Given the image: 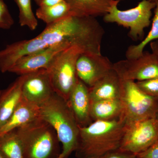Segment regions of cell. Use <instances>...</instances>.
<instances>
[{
  "instance_id": "1",
  "label": "cell",
  "mask_w": 158,
  "mask_h": 158,
  "mask_svg": "<svg viewBox=\"0 0 158 158\" xmlns=\"http://www.w3.org/2000/svg\"><path fill=\"white\" fill-rule=\"evenodd\" d=\"M125 123L120 118L110 121H94L80 127L78 158H99L119 148Z\"/></svg>"
},
{
  "instance_id": "2",
  "label": "cell",
  "mask_w": 158,
  "mask_h": 158,
  "mask_svg": "<svg viewBox=\"0 0 158 158\" xmlns=\"http://www.w3.org/2000/svg\"><path fill=\"white\" fill-rule=\"evenodd\" d=\"M40 118L53 128L62 144L58 158H68L77 148L80 127L67 102L55 93L40 106Z\"/></svg>"
},
{
  "instance_id": "3",
  "label": "cell",
  "mask_w": 158,
  "mask_h": 158,
  "mask_svg": "<svg viewBox=\"0 0 158 158\" xmlns=\"http://www.w3.org/2000/svg\"><path fill=\"white\" fill-rule=\"evenodd\" d=\"M15 130L24 158H58L61 153L56 131L41 118Z\"/></svg>"
},
{
  "instance_id": "4",
  "label": "cell",
  "mask_w": 158,
  "mask_h": 158,
  "mask_svg": "<svg viewBox=\"0 0 158 158\" xmlns=\"http://www.w3.org/2000/svg\"><path fill=\"white\" fill-rule=\"evenodd\" d=\"M62 39L70 46L77 47L82 53L102 55L105 31L96 18L71 15L61 20Z\"/></svg>"
},
{
  "instance_id": "5",
  "label": "cell",
  "mask_w": 158,
  "mask_h": 158,
  "mask_svg": "<svg viewBox=\"0 0 158 158\" xmlns=\"http://www.w3.org/2000/svg\"><path fill=\"white\" fill-rule=\"evenodd\" d=\"M122 81L119 99L122 107L120 118L125 124L156 118L158 100L141 91L132 81Z\"/></svg>"
},
{
  "instance_id": "6",
  "label": "cell",
  "mask_w": 158,
  "mask_h": 158,
  "mask_svg": "<svg viewBox=\"0 0 158 158\" xmlns=\"http://www.w3.org/2000/svg\"><path fill=\"white\" fill-rule=\"evenodd\" d=\"M119 1L115 3L103 17L105 22L116 23L118 25L129 29L128 35L135 41L144 38V30L151 23L152 10L156 6L155 2L142 0L136 7L121 10L117 7Z\"/></svg>"
},
{
  "instance_id": "7",
  "label": "cell",
  "mask_w": 158,
  "mask_h": 158,
  "mask_svg": "<svg viewBox=\"0 0 158 158\" xmlns=\"http://www.w3.org/2000/svg\"><path fill=\"white\" fill-rule=\"evenodd\" d=\"M81 53L77 47H69L59 53L47 69L55 93L66 102L78 80L76 63Z\"/></svg>"
},
{
  "instance_id": "8",
  "label": "cell",
  "mask_w": 158,
  "mask_h": 158,
  "mask_svg": "<svg viewBox=\"0 0 158 158\" xmlns=\"http://www.w3.org/2000/svg\"><path fill=\"white\" fill-rule=\"evenodd\" d=\"M158 140V120L156 118L125 124L118 150L138 156Z\"/></svg>"
},
{
  "instance_id": "9",
  "label": "cell",
  "mask_w": 158,
  "mask_h": 158,
  "mask_svg": "<svg viewBox=\"0 0 158 158\" xmlns=\"http://www.w3.org/2000/svg\"><path fill=\"white\" fill-rule=\"evenodd\" d=\"M113 69L123 81H140L158 77V59L152 52L144 51L136 59L113 63Z\"/></svg>"
},
{
  "instance_id": "10",
  "label": "cell",
  "mask_w": 158,
  "mask_h": 158,
  "mask_svg": "<svg viewBox=\"0 0 158 158\" xmlns=\"http://www.w3.org/2000/svg\"><path fill=\"white\" fill-rule=\"evenodd\" d=\"M113 63L102 55L81 53L76 63L77 76L88 88L92 87L113 69Z\"/></svg>"
},
{
  "instance_id": "11",
  "label": "cell",
  "mask_w": 158,
  "mask_h": 158,
  "mask_svg": "<svg viewBox=\"0 0 158 158\" xmlns=\"http://www.w3.org/2000/svg\"><path fill=\"white\" fill-rule=\"evenodd\" d=\"M48 70L27 74L22 87L23 98L40 107L55 94Z\"/></svg>"
},
{
  "instance_id": "12",
  "label": "cell",
  "mask_w": 158,
  "mask_h": 158,
  "mask_svg": "<svg viewBox=\"0 0 158 158\" xmlns=\"http://www.w3.org/2000/svg\"><path fill=\"white\" fill-rule=\"evenodd\" d=\"M69 47L66 44H60L25 56L16 62L9 72L21 76L41 69H48L55 57Z\"/></svg>"
},
{
  "instance_id": "13",
  "label": "cell",
  "mask_w": 158,
  "mask_h": 158,
  "mask_svg": "<svg viewBox=\"0 0 158 158\" xmlns=\"http://www.w3.org/2000/svg\"><path fill=\"white\" fill-rule=\"evenodd\" d=\"M67 102L80 127L87 126L93 122L90 115L89 88L79 79Z\"/></svg>"
},
{
  "instance_id": "14",
  "label": "cell",
  "mask_w": 158,
  "mask_h": 158,
  "mask_svg": "<svg viewBox=\"0 0 158 158\" xmlns=\"http://www.w3.org/2000/svg\"><path fill=\"white\" fill-rule=\"evenodd\" d=\"M27 75L19 76L8 88L0 91V129L22 100L23 85Z\"/></svg>"
},
{
  "instance_id": "15",
  "label": "cell",
  "mask_w": 158,
  "mask_h": 158,
  "mask_svg": "<svg viewBox=\"0 0 158 158\" xmlns=\"http://www.w3.org/2000/svg\"><path fill=\"white\" fill-rule=\"evenodd\" d=\"M122 81L114 69L89 88L90 102L104 100L119 99Z\"/></svg>"
},
{
  "instance_id": "16",
  "label": "cell",
  "mask_w": 158,
  "mask_h": 158,
  "mask_svg": "<svg viewBox=\"0 0 158 158\" xmlns=\"http://www.w3.org/2000/svg\"><path fill=\"white\" fill-rule=\"evenodd\" d=\"M40 118V107L23 98L8 121L0 129V135Z\"/></svg>"
},
{
  "instance_id": "17",
  "label": "cell",
  "mask_w": 158,
  "mask_h": 158,
  "mask_svg": "<svg viewBox=\"0 0 158 158\" xmlns=\"http://www.w3.org/2000/svg\"><path fill=\"white\" fill-rule=\"evenodd\" d=\"M69 6L72 15L78 17L104 16L119 0H64ZM120 2V1H119Z\"/></svg>"
},
{
  "instance_id": "18",
  "label": "cell",
  "mask_w": 158,
  "mask_h": 158,
  "mask_svg": "<svg viewBox=\"0 0 158 158\" xmlns=\"http://www.w3.org/2000/svg\"><path fill=\"white\" fill-rule=\"evenodd\" d=\"M122 113L120 99L104 100L90 103V115L92 121L119 119Z\"/></svg>"
},
{
  "instance_id": "19",
  "label": "cell",
  "mask_w": 158,
  "mask_h": 158,
  "mask_svg": "<svg viewBox=\"0 0 158 158\" xmlns=\"http://www.w3.org/2000/svg\"><path fill=\"white\" fill-rule=\"evenodd\" d=\"M36 16L46 25L54 23L72 15L70 8L65 1L53 6L38 7Z\"/></svg>"
},
{
  "instance_id": "20",
  "label": "cell",
  "mask_w": 158,
  "mask_h": 158,
  "mask_svg": "<svg viewBox=\"0 0 158 158\" xmlns=\"http://www.w3.org/2000/svg\"><path fill=\"white\" fill-rule=\"evenodd\" d=\"M154 15L152 20V27L147 36L137 45L130 46L126 52L127 59H135L141 56L145 47L151 42L158 40V0H156Z\"/></svg>"
},
{
  "instance_id": "21",
  "label": "cell",
  "mask_w": 158,
  "mask_h": 158,
  "mask_svg": "<svg viewBox=\"0 0 158 158\" xmlns=\"http://www.w3.org/2000/svg\"><path fill=\"white\" fill-rule=\"evenodd\" d=\"M0 153L3 158H24L16 130L0 135Z\"/></svg>"
},
{
  "instance_id": "22",
  "label": "cell",
  "mask_w": 158,
  "mask_h": 158,
  "mask_svg": "<svg viewBox=\"0 0 158 158\" xmlns=\"http://www.w3.org/2000/svg\"><path fill=\"white\" fill-rule=\"evenodd\" d=\"M19 10V23L31 31H34L38 26V20L32 9L31 0H14Z\"/></svg>"
},
{
  "instance_id": "23",
  "label": "cell",
  "mask_w": 158,
  "mask_h": 158,
  "mask_svg": "<svg viewBox=\"0 0 158 158\" xmlns=\"http://www.w3.org/2000/svg\"><path fill=\"white\" fill-rule=\"evenodd\" d=\"M135 82L141 91L158 100V77Z\"/></svg>"
},
{
  "instance_id": "24",
  "label": "cell",
  "mask_w": 158,
  "mask_h": 158,
  "mask_svg": "<svg viewBox=\"0 0 158 158\" xmlns=\"http://www.w3.org/2000/svg\"><path fill=\"white\" fill-rule=\"evenodd\" d=\"M14 23V19L4 0H0V28L9 30Z\"/></svg>"
},
{
  "instance_id": "25",
  "label": "cell",
  "mask_w": 158,
  "mask_h": 158,
  "mask_svg": "<svg viewBox=\"0 0 158 158\" xmlns=\"http://www.w3.org/2000/svg\"><path fill=\"white\" fill-rule=\"evenodd\" d=\"M99 158H138L137 156L119 150L112 151L105 154Z\"/></svg>"
},
{
  "instance_id": "26",
  "label": "cell",
  "mask_w": 158,
  "mask_h": 158,
  "mask_svg": "<svg viewBox=\"0 0 158 158\" xmlns=\"http://www.w3.org/2000/svg\"><path fill=\"white\" fill-rule=\"evenodd\" d=\"M137 156L139 158H158V140L152 146Z\"/></svg>"
},
{
  "instance_id": "27",
  "label": "cell",
  "mask_w": 158,
  "mask_h": 158,
  "mask_svg": "<svg viewBox=\"0 0 158 158\" xmlns=\"http://www.w3.org/2000/svg\"><path fill=\"white\" fill-rule=\"evenodd\" d=\"M39 7H47L53 6L61 2L64 0H34Z\"/></svg>"
},
{
  "instance_id": "28",
  "label": "cell",
  "mask_w": 158,
  "mask_h": 158,
  "mask_svg": "<svg viewBox=\"0 0 158 158\" xmlns=\"http://www.w3.org/2000/svg\"><path fill=\"white\" fill-rule=\"evenodd\" d=\"M152 52L155 55L158 59V40H155L149 44Z\"/></svg>"
},
{
  "instance_id": "29",
  "label": "cell",
  "mask_w": 158,
  "mask_h": 158,
  "mask_svg": "<svg viewBox=\"0 0 158 158\" xmlns=\"http://www.w3.org/2000/svg\"><path fill=\"white\" fill-rule=\"evenodd\" d=\"M156 118H157V119L158 120V109L157 110V112L156 115Z\"/></svg>"
},
{
  "instance_id": "30",
  "label": "cell",
  "mask_w": 158,
  "mask_h": 158,
  "mask_svg": "<svg viewBox=\"0 0 158 158\" xmlns=\"http://www.w3.org/2000/svg\"><path fill=\"white\" fill-rule=\"evenodd\" d=\"M0 158H3L2 156L1 155V153H0Z\"/></svg>"
},
{
  "instance_id": "31",
  "label": "cell",
  "mask_w": 158,
  "mask_h": 158,
  "mask_svg": "<svg viewBox=\"0 0 158 158\" xmlns=\"http://www.w3.org/2000/svg\"><path fill=\"white\" fill-rule=\"evenodd\" d=\"M150 1H151V2H155L156 0H149Z\"/></svg>"
},
{
  "instance_id": "32",
  "label": "cell",
  "mask_w": 158,
  "mask_h": 158,
  "mask_svg": "<svg viewBox=\"0 0 158 158\" xmlns=\"http://www.w3.org/2000/svg\"><path fill=\"white\" fill-rule=\"evenodd\" d=\"M119 1H121V0H119Z\"/></svg>"
},
{
  "instance_id": "33",
  "label": "cell",
  "mask_w": 158,
  "mask_h": 158,
  "mask_svg": "<svg viewBox=\"0 0 158 158\" xmlns=\"http://www.w3.org/2000/svg\"></svg>"
}]
</instances>
